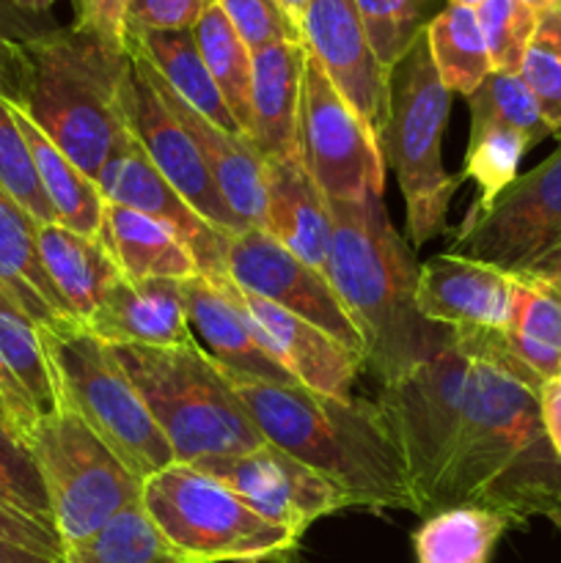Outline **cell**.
I'll use <instances>...</instances> for the list:
<instances>
[{
	"label": "cell",
	"instance_id": "1",
	"mask_svg": "<svg viewBox=\"0 0 561 563\" xmlns=\"http://www.w3.org/2000/svg\"><path fill=\"white\" fill-rule=\"evenodd\" d=\"M460 333L471 344V372L438 511L479 506L512 528L544 520L561 537V456L539 410L542 379L512 355L504 333Z\"/></svg>",
	"mask_w": 561,
	"mask_h": 563
},
{
	"label": "cell",
	"instance_id": "2",
	"mask_svg": "<svg viewBox=\"0 0 561 563\" xmlns=\"http://www.w3.org/2000/svg\"><path fill=\"white\" fill-rule=\"evenodd\" d=\"M264 440L344 489L361 509L416 515L410 482L377 401L333 399L302 385L264 383L220 368Z\"/></svg>",
	"mask_w": 561,
	"mask_h": 563
},
{
	"label": "cell",
	"instance_id": "3",
	"mask_svg": "<svg viewBox=\"0 0 561 563\" xmlns=\"http://www.w3.org/2000/svg\"><path fill=\"white\" fill-rule=\"evenodd\" d=\"M328 201L333 245L324 275L361 330L363 372L385 385L427 361L449 328L418 313L413 247L391 225L383 196L369 192L361 201Z\"/></svg>",
	"mask_w": 561,
	"mask_h": 563
},
{
	"label": "cell",
	"instance_id": "4",
	"mask_svg": "<svg viewBox=\"0 0 561 563\" xmlns=\"http://www.w3.org/2000/svg\"><path fill=\"white\" fill-rule=\"evenodd\" d=\"M28 119L97 181L116 137L124 132L121 86L130 55L77 27H55L31 42Z\"/></svg>",
	"mask_w": 561,
	"mask_h": 563
},
{
	"label": "cell",
	"instance_id": "5",
	"mask_svg": "<svg viewBox=\"0 0 561 563\" xmlns=\"http://www.w3.org/2000/svg\"><path fill=\"white\" fill-rule=\"evenodd\" d=\"M179 465L237 456L264 445V434L198 344H110Z\"/></svg>",
	"mask_w": 561,
	"mask_h": 563
},
{
	"label": "cell",
	"instance_id": "6",
	"mask_svg": "<svg viewBox=\"0 0 561 563\" xmlns=\"http://www.w3.org/2000/svg\"><path fill=\"white\" fill-rule=\"evenodd\" d=\"M141 506L187 563H286L300 537L264 520L234 489L174 462L143 482Z\"/></svg>",
	"mask_w": 561,
	"mask_h": 563
},
{
	"label": "cell",
	"instance_id": "7",
	"mask_svg": "<svg viewBox=\"0 0 561 563\" xmlns=\"http://www.w3.org/2000/svg\"><path fill=\"white\" fill-rule=\"evenodd\" d=\"M55 374L61 410L80 418L141 482L174 465V451L116 361L110 344L82 324L38 328Z\"/></svg>",
	"mask_w": 561,
	"mask_h": 563
},
{
	"label": "cell",
	"instance_id": "8",
	"mask_svg": "<svg viewBox=\"0 0 561 563\" xmlns=\"http://www.w3.org/2000/svg\"><path fill=\"white\" fill-rule=\"evenodd\" d=\"M449 104L451 91L440 80L421 33L391 69V115L383 143L385 163L394 168L405 198L413 251L443 234L451 196L460 187L457 176L446 174L440 154Z\"/></svg>",
	"mask_w": 561,
	"mask_h": 563
},
{
	"label": "cell",
	"instance_id": "9",
	"mask_svg": "<svg viewBox=\"0 0 561 563\" xmlns=\"http://www.w3.org/2000/svg\"><path fill=\"white\" fill-rule=\"evenodd\" d=\"M468 372L471 344L465 333L446 330L427 361L380 385L377 407L405 465L418 517L438 511L440 487L460 438Z\"/></svg>",
	"mask_w": 561,
	"mask_h": 563
},
{
	"label": "cell",
	"instance_id": "10",
	"mask_svg": "<svg viewBox=\"0 0 561 563\" xmlns=\"http://www.w3.org/2000/svg\"><path fill=\"white\" fill-rule=\"evenodd\" d=\"M47 489L61 544L82 542L130 506L143 482L72 412L44 416L25 438Z\"/></svg>",
	"mask_w": 561,
	"mask_h": 563
},
{
	"label": "cell",
	"instance_id": "11",
	"mask_svg": "<svg viewBox=\"0 0 561 563\" xmlns=\"http://www.w3.org/2000/svg\"><path fill=\"white\" fill-rule=\"evenodd\" d=\"M449 253L509 275H542L561 256V146L517 176L493 207L465 214Z\"/></svg>",
	"mask_w": 561,
	"mask_h": 563
},
{
	"label": "cell",
	"instance_id": "12",
	"mask_svg": "<svg viewBox=\"0 0 561 563\" xmlns=\"http://www.w3.org/2000/svg\"><path fill=\"white\" fill-rule=\"evenodd\" d=\"M297 154L328 198L361 201L369 192L383 196V148L311 53L302 69Z\"/></svg>",
	"mask_w": 561,
	"mask_h": 563
},
{
	"label": "cell",
	"instance_id": "13",
	"mask_svg": "<svg viewBox=\"0 0 561 563\" xmlns=\"http://www.w3.org/2000/svg\"><path fill=\"white\" fill-rule=\"evenodd\" d=\"M127 55H130V69H127L124 86H121V110H124L127 130L141 143L154 168L163 174V179L207 223H212L215 229L229 236L248 231L242 220L231 212L226 198L220 196L190 132L182 126L174 110L165 104L163 93L154 86L146 60L130 49H127Z\"/></svg>",
	"mask_w": 561,
	"mask_h": 563
},
{
	"label": "cell",
	"instance_id": "14",
	"mask_svg": "<svg viewBox=\"0 0 561 563\" xmlns=\"http://www.w3.org/2000/svg\"><path fill=\"white\" fill-rule=\"evenodd\" d=\"M226 273L240 289L306 319L350 350L363 355L361 330L330 286L328 275L308 267L262 229L229 236Z\"/></svg>",
	"mask_w": 561,
	"mask_h": 563
},
{
	"label": "cell",
	"instance_id": "15",
	"mask_svg": "<svg viewBox=\"0 0 561 563\" xmlns=\"http://www.w3.org/2000/svg\"><path fill=\"white\" fill-rule=\"evenodd\" d=\"M193 467L223 482L256 515L300 539L319 517L352 506L344 489L273 443L248 454L196 462Z\"/></svg>",
	"mask_w": 561,
	"mask_h": 563
},
{
	"label": "cell",
	"instance_id": "16",
	"mask_svg": "<svg viewBox=\"0 0 561 563\" xmlns=\"http://www.w3.org/2000/svg\"><path fill=\"white\" fill-rule=\"evenodd\" d=\"M300 33L308 53L383 148L391 115V75L374 58L355 0H311Z\"/></svg>",
	"mask_w": 561,
	"mask_h": 563
},
{
	"label": "cell",
	"instance_id": "17",
	"mask_svg": "<svg viewBox=\"0 0 561 563\" xmlns=\"http://www.w3.org/2000/svg\"><path fill=\"white\" fill-rule=\"evenodd\" d=\"M97 187L105 201L119 203V207L135 209L160 220L168 229H174L190 247L198 269L204 278H229L226 273V258H229V234L215 229L212 223L201 218L168 181L163 179L141 143L127 130L116 137L108 159L97 176Z\"/></svg>",
	"mask_w": 561,
	"mask_h": 563
},
{
	"label": "cell",
	"instance_id": "18",
	"mask_svg": "<svg viewBox=\"0 0 561 563\" xmlns=\"http://www.w3.org/2000/svg\"><path fill=\"white\" fill-rule=\"evenodd\" d=\"M226 289L245 308L258 344L270 357L295 377L297 385L314 394L346 399L352 383L363 372V355L350 350L324 330L314 328L306 319L240 289L231 278H223Z\"/></svg>",
	"mask_w": 561,
	"mask_h": 563
},
{
	"label": "cell",
	"instance_id": "19",
	"mask_svg": "<svg viewBox=\"0 0 561 563\" xmlns=\"http://www.w3.org/2000/svg\"><path fill=\"white\" fill-rule=\"evenodd\" d=\"M515 278L460 253H440L418 267L416 308L427 322L449 330L506 333Z\"/></svg>",
	"mask_w": 561,
	"mask_h": 563
},
{
	"label": "cell",
	"instance_id": "20",
	"mask_svg": "<svg viewBox=\"0 0 561 563\" xmlns=\"http://www.w3.org/2000/svg\"><path fill=\"white\" fill-rule=\"evenodd\" d=\"M179 289L187 322H190L198 346L220 368L248 374V377L264 379V383L297 385L295 377L286 374L258 344L245 308L231 297L223 278L212 280L196 275L190 280H182Z\"/></svg>",
	"mask_w": 561,
	"mask_h": 563
},
{
	"label": "cell",
	"instance_id": "21",
	"mask_svg": "<svg viewBox=\"0 0 561 563\" xmlns=\"http://www.w3.org/2000/svg\"><path fill=\"white\" fill-rule=\"evenodd\" d=\"M82 328L105 344H198L187 322L179 280H127L121 275Z\"/></svg>",
	"mask_w": 561,
	"mask_h": 563
},
{
	"label": "cell",
	"instance_id": "22",
	"mask_svg": "<svg viewBox=\"0 0 561 563\" xmlns=\"http://www.w3.org/2000/svg\"><path fill=\"white\" fill-rule=\"evenodd\" d=\"M264 231L308 267L324 273L333 245V214L300 154L264 159Z\"/></svg>",
	"mask_w": 561,
	"mask_h": 563
},
{
	"label": "cell",
	"instance_id": "23",
	"mask_svg": "<svg viewBox=\"0 0 561 563\" xmlns=\"http://www.w3.org/2000/svg\"><path fill=\"white\" fill-rule=\"evenodd\" d=\"M148 71H152V80L163 93L165 104L174 110L176 119L196 141L198 152H201L204 163H207L209 174H212L215 185H218L220 196L226 198L231 212L242 220L245 229L264 231V159L258 157L253 143L240 132H226L209 119H204L201 113H196L190 104H185L170 91L168 82L152 66H148Z\"/></svg>",
	"mask_w": 561,
	"mask_h": 563
},
{
	"label": "cell",
	"instance_id": "24",
	"mask_svg": "<svg viewBox=\"0 0 561 563\" xmlns=\"http://www.w3.org/2000/svg\"><path fill=\"white\" fill-rule=\"evenodd\" d=\"M0 383L11 407V423L22 440L44 416L61 410L55 374L42 346L38 324L0 286Z\"/></svg>",
	"mask_w": 561,
	"mask_h": 563
},
{
	"label": "cell",
	"instance_id": "25",
	"mask_svg": "<svg viewBox=\"0 0 561 563\" xmlns=\"http://www.w3.org/2000/svg\"><path fill=\"white\" fill-rule=\"evenodd\" d=\"M251 132L248 141L262 159L297 157L302 69L308 49L300 42H278L251 53Z\"/></svg>",
	"mask_w": 561,
	"mask_h": 563
},
{
	"label": "cell",
	"instance_id": "26",
	"mask_svg": "<svg viewBox=\"0 0 561 563\" xmlns=\"http://www.w3.org/2000/svg\"><path fill=\"white\" fill-rule=\"evenodd\" d=\"M102 245L127 280H190L201 275L174 229L135 209L105 201Z\"/></svg>",
	"mask_w": 561,
	"mask_h": 563
},
{
	"label": "cell",
	"instance_id": "27",
	"mask_svg": "<svg viewBox=\"0 0 561 563\" xmlns=\"http://www.w3.org/2000/svg\"><path fill=\"white\" fill-rule=\"evenodd\" d=\"M36 251L44 273L77 324L91 319L105 291L121 278L119 264L113 262L102 240L77 234L61 223L38 225Z\"/></svg>",
	"mask_w": 561,
	"mask_h": 563
},
{
	"label": "cell",
	"instance_id": "28",
	"mask_svg": "<svg viewBox=\"0 0 561 563\" xmlns=\"http://www.w3.org/2000/svg\"><path fill=\"white\" fill-rule=\"evenodd\" d=\"M36 229L31 214L0 187V286L38 328L77 324L44 273L36 251Z\"/></svg>",
	"mask_w": 561,
	"mask_h": 563
},
{
	"label": "cell",
	"instance_id": "29",
	"mask_svg": "<svg viewBox=\"0 0 561 563\" xmlns=\"http://www.w3.org/2000/svg\"><path fill=\"white\" fill-rule=\"evenodd\" d=\"M124 44L130 53L141 55L168 82L170 91L182 102L190 104L196 113L218 124L220 130L240 132L223 93L218 91L201 53H198L193 31H130L127 27Z\"/></svg>",
	"mask_w": 561,
	"mask_h": 563
},
{
	"label": "cell",
	"instance_id": "30",
	"mask_svg": "<svg viewBox=\"0 0 561 563\" xmlns=\"http://www.w3.org/2000/svg\"><path fill=\"white\" fill-rule=\"evenodd\" d=\"M11 104V102H9ZM14 110L16 126H20L22 137L31 152L33 168H36L38 185H42L44 196H47L50 207H53L55 223L66 225V229L77 231L99 240L102 236V220H105V198L99 192L97 181L88 179L31 119L22 108L11 104Z\"/></svg>",
	"mask_w": 561,
	"mask_h": 563
},
{
	"label": "cell",
	"instance_id": "31",
	"mask_svg": "<svg viewBox=\"0 0 561 563\" xmlns=\"http://www.w3.org/2000/svg\"><path fill=\"white\" fill-rule=\"evenodd\" d=\"M512 322L504 339L539 379L561 377V278L512 275Z\"/></svg>",
	"mask_w": 561,
	"mask_h": 563
},
{
	"label": "cell",
	"instance_id": "32",
	"mask_svg": "<svg viewBox=\"0 0 561 563\" xmlns=\"http://www.w3.org/2000/svg\"><path fill=\"white\" fill-rule=\"evenodd\" d=\"M509 520L479 506H451L424 517L413 533L416 563H490Z\"/></svg>",
	"mask_w": 561,
	"mask_h": 563
},
{
	"label": "cell",
	"instance_id": "33",
	"mask_svg": "<svg viewBox=\"0 0 561 563\" xmlns=\"http://www.w3.org/2000/svg\"><path fill=\"white\" fill-rule=\"evenodd\" d=\"M424 36H427L435 69H438L440 80L451 93L471 97L493 75V64H490L482 27H479L476 9L446 5L440 14H435L427 22Z\"/></svg>",
	"mask_w": 561,
	"mask_h": 563
},
{
	"label": "cell",
	"instance_id": "34",
	"mask_svg": "<svg viewBox=\"0 0 561 563\" xmlns=\"http://www.w3.org/2000/svg\"><path fill=\"white\" fill-rule=\"evenodd\" d=\"M193 36H196L198 53H201L204 64H207L209 75H212L215 86L223 93L226 104H229L231 115H234L237 126L242 135L248 137L251 132V82H253V58L251 49L234 31L229 16L218 5V0L204 9L198 22L193 25Z\"/></svg>",
	"mask_w": 561,
	"mask_h": 563
},
{
	"label": "cell",
	"instance_id": "35",
	"mask_svg": "<svg viewBox=\"0 0 561 563\" xmlns=\"http://www.w3.org/2000/svg\"><path fill=\"white\" fill-rule=\"evenodd\" d=\"M531 148L526 135L509 130L495 121H471V137H468V152L462 174L457 176L460 185L471 179L476 185L468 214H479L495 203V198L520 176V159Z\"/></svg>",
	"mask_w": 561,
	"mask_h": 563
},
{
	"label": "cell",
	"instance_id": "36",
	"mask_svg": "<svg viewBox=\"0 0 561 563\" xmlns=\"http://www.w3.org/2000/svg\"><path fill=\"white\" fill-rule=\"evenodd\" d=\"M61 563H187L170 550L141 504L130 506L97 533L64 548Z\"/></svg>",
	"mask_w": 561,
	"mask_h": 563
},
{
	"label": "cell",
	"instance_id": "37",
	"mask_svg": "<svg viewBox=\"0 0 561 563\" xmlns=\"http://www.w3.org/2000/svg\"><path fill=\"white\" fill-rule=\"evenodd\" d=\"M471 108V121H495L509 130H517L528 137L531 146L550 137L548 124H544L539 104L534 99L531 88L526 86L520 75H504L493 71L476 91L468 97Z\"/></svg>",
	"mask_w": 561,
	"mask_h": 563
},
{
	"label": "cell",
	"instance_id": "38",
	"mask_svg": "<svg viewBox=\"0 0 561 563\" xmlns=\"http://www.w3.org/2000/svg\"><path fill=\"white\" fill-rule=\"evenodd\" d=\"M374 58L391 75L424 33V0H355Z\"/></svg>",
	"mask_w": 561,
	"mask_h": 563
},
{
	"label": "cell",
	"instance_id": "39",
	"mask_svg": "<svg viewBox=\"0 0 561 563\" xmlns=\"http://www.w3.org/2000/svg\"><path fill=\"white\" fill-rule=\"evenodd\" d=\"M476 16L493 71L520 75L528 44L539 27L537 11H531L520 0H484L476 9Z\"/></svg>",
	"mask_w": 561,
	"mask_h": 563
},
{
	"label": "cell",
	"instance_id": "40",
	"mask_svg": "<svg viewBox=\"0 0 561 563\" xmlns=\"http://www.w3.org/2000/svg\"><path fill=\"white\" fill-rule=\"evenodd\" d=\"M47 14L16 9L11 0H0V97L11 104L25 102L31 80V42L55 31Z\"/></svg>",
	"mask_w": 561,
	"mask_h": 563
},
{
	"label": "cell",
	"instance_id": "41",
	"mask_svg": "<svg viewBox=\"0 0 561 563\" xmlns=\"http://www.w3.org/2000/svg\"><path fill=\"white\" fill-rule=\"evenodd\" d=\"M520 77L537 99L550 137H556L561 146V25L553 11L539 16V27L522 58Z\"/></svg>",
	"mask_w": 561,
	"mask_h": 563
},
{
	"label": "cell",
	"instance_id": "42",
	"mask_svg": "<svg viewBox=\"0 0 561 563\" xmlns=\"http://www.w3.org/2000/svg\"><path fill=\"white\" fill-rule=\"evenodd\" d=\"M0 187L31 214L36 225L55 223L53 207L38 185L28 143L16 126L14 110L3 97H0Z\"/></svg>",
	"mask_w": 561,
	"mask_h": 563
},
{
	"label": "cell",
	"instance_id": "43",
	"mask_svg": "<svg viewBox=\"0 0 561 563\" xmlns=\"http://www.w3.org/2000/svg\"><path fill=\"white\" fill-rule=\"evenodd\" d=\"M0 500L14 506L22 515L55 528L53 509H50L47 489H44L36 460H33L25 440L3 418H0Z\"/></svg>",
	"mask_w": 561,
	"mask_h": 563
},
{
	"label": "cell",
	"instance_id": "44",
	"mask_svg": "<svg viewBox=\"0 0 561 563\" xmlns=\"http://www.w3.org/2000/svg\"><path fill=\"white\" fill-rule=\"evenodd\" d=\"M218 5L251 53L278 42L302 44L300 27L286 16L278 0H218Z\"/></svg>",
	"mask_w": 561,
	"mask_h": 563
},
{
	"label": "cell",
	"instance_id": "45",
	"mask_svg": "<svg viewBox=\"0 0 561 563\" xmlns=\"http://www.w3.org/2000/svg\"><path fill=\"white\" fill-rule=\"evenodd\" d=\"M212 0H130V31H193Z\"/></svg>",
	"mask_w": 561,
	"mask_h": 563
},
{
	"label": "cell",
	"instance_id": "46",
	"mask_svg": "<svg viewBox=\"0 0 561 563\" xmlns=\"http://www.w3.org/2000/svg\"><path fill=\"white\" fill-rule=\"evenodd\" d=\"M0 539L20 544V548L31 550V553L47 555V559H64V544H61L55 528L22 515V511H16L6 500H0Z\"/></svg>",
	"mask_w": 561,
	"mask_h": 563
},
{
	"label": "cell",
	"instance_id": "47",
	"mask_svg": "<svg viewBox=\"0 0 561 563\" xmlns=\"http://www.w3.org/2000/svg\"><path fill=\"white\" fill-rule=\"evenodd\" d=\"M127 5L130 0H75V27L102 38L110 47L127 49Z\"/></svg>",
	"mask_w": 561,
	"mask_h": 563
},
{
	"label": "cell",
	"instance_id": "48",
	"mask_svg": "<svg viewBox=\"0 0 561 563\" xmlns=\"http://www.w3.org/2000/svg\"><path fill=\"white\" fill-rule=\"evenodd\" d=\"M539 410H542L544 432H548L556 454L561 456V377L544 379L539 388Z\"/></svg>",
	"mask_w": 561,
	"mask_h": 563
},
{
	"label": "cell",
	"instance_id": "49",
	"mask_svg": "<svg viewBox=\"0 0 561 563\" xmlns=\"http://www.w3.org/2000/svg\"><path fill=\"white\" fill-rule=\"evenodd\" d=\"M0 563H61V561L47 559V555L31 553V550L20 548V544L0 539Z\"/></svg>",
	"mask_w": 561,
	"mask_h": 563
},
{
	"label": "cell",
	"instance_id": "50",
	"mask_svg": "<svg viewBox=\"0 0 561 563\" xmlns=\"http://www.w3.org/2000/svg\"><path fill=\"white\" fill-rule=\"evenodd\" d=\"M278 3H280V9L286 11V16H289V20L300 27V22H302V16H306V9L311 0H278Z\"/></svg>",
	"mask_w": 561,
	"mask_h": 563
},
{
	"label": "cell",
	"instance_id": "51",
	"mask_svg": "<svg viewBox=\"0 0 561 563\" xmlns=\"http://www.w3.org/2000/svg\"><path fill=\"white\" fill-rule=\"evenodd\" d=\"M11 3L22 11H31V14H47L50 5L58 3V0H11Z\"/></svg>",
	"mask_w": 561,
	"mask_h": 563
},
{
	"label": "cell",
	"instance_id": "52",
	"mask_svg": "<svg viewBox=\"0 0 561 563\" xmlns=\"http://www.w3.org/2000/svg\"><path fill=\"white\" fill-rule=\"evenodd\" d=\"M520 3H526L528 9L537 11V14L542 16V14H548V11H553L556 0H520Z\"/></svg>",
	"mask_w": 561,
	"mask_h": 563
},
{
	"label": "cell",
	"instance_id": "53",
	"mask_svg": "<svg viewBox=\"0 0 561 563\" xmlns=\"http://www.w3.org/2000/svg\"><path fill=\"white\" fill-rule=\"evenodd\" d=\"M0 418L11 423V407H9V396H6L3 390V383H0ZM11 429H14V423H11Z\"/></svg>",
	"mask_w": 561,
	"mask_h": 563
},
{
	"label": "cell",
	"instance_id": "54",
	"mask_svg": "<svg viewBox=\"0 0 561 563\" xmlns=\"http://www.w3.org/2000/svg\"><path fill=\"white\" fill-rule=\"evenodd\" d=\"M542 275H548V278H561V256L559 258H556V262L553 264H550V267L548 269H544V273Z\"/></svg>",
	"mask_w": 561,
	"mask_h": 563
},
{
	"label": "cell",
	"instance_id": "55",
	"mask_svg": "<svg viewBox=\"0 0 561 563\" xmlns=\"http://www.w3.org/2000/svg\"><path fill=\"white\" fill-rule=\"evenodd\" d=\"M484 0H449V5H465V9H479Z\"/></svg>",
	"mask_w": 561,
	"mask_h": 563
},
{
	"label": "cell",
	"instance_id": "56",
	"mask_svg": "<svg viewBox=\"0 0 561 563\" xmlns=\"http://www.w3.org/2000/svg\"><path fill=\"white\" fill-rule=\"evenodd\" d=\"M553 16H556V20H559V25H561V0H556V5H553Z\"/></svg>",
	"mask_w": 561,
	"mask_h": 563
}]
</instances>
